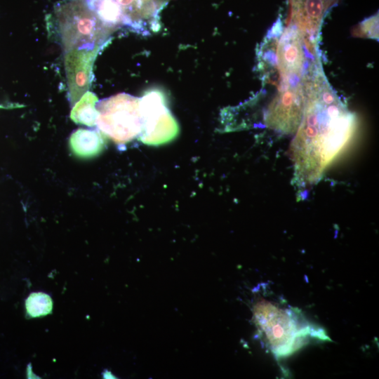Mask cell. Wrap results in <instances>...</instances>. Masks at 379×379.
Masks as SVG:
<instances>
[{
	"label": "cell",
	"instance_id": "30bf717a",
	"mask_svg": "<svg viewBox=\"0 0 379 379\" xmlns=\"http://www.w3.org/2000/svg\"><path fill=\"white\" fill-rule=\"evenodd\" d=\"M98 51L72 50L65 55V69L72 100L88 88L93 60Z\"/></svg>",
	"mask_w": 379,
	"mask_h": 379
},
{
	"label": "cell",
	"instance_id": "5b68a950",
	"mask_svg": "<svg viewBox=\"0 0 379 379\" xmlns=\"http://www.w3.org/2000/svg\"><path fill=\"white\" fill-rule=\"evenodd\" d=\"M95 125L118 145L138 138L142 127L140 98L121 93L102 99L95 105Z\"/></svg>",
	"mask_w": 379,
	"mask_h": 379
},
{
	"label": "cell",
	"instance_id": "277c9868",
	"mask_svg": "<svg viewBox=\"0 0 379 379\" xmlns=\"http://www.w3.org/2000/svg\"><path fill=\"white\" fill-rule=\"evenodd\" d=\"M99 18L114 31L127 27L143 35L160 27L159 13L166 0H87Z\"/></svg>",
	"mask_w": 379,
	"mask_h": 379
},
{
	"label": "cell",
	"instance_id": "6da1fadb",
	"mask_svg": "<svg viewBox=\"0 0 379 379\" xmlns=\"http://www.w3.org/2000/svg\"><path fill=\"white\" fill-rule=\"evenodd\" d=\"M303 115L291 145L294 182L315 184L350 142L356 117L337 96L318 69L307 81Z\"/></svg>",
	"mask_w": 379,
	"mask_h": 379
},
{
	"label": "cell",
	"instance_id": "5bb4252c",
	"mask_svg": "<svg viewBox=\"0 0 379 379\" xmlns=\"http://www.w3.org/2000/svg\"><path fill=\"white\" fill-rule=\"evenodd\" d=\"M378 15L364 20L359 26V36L370 38L378 36Z\"/></svg>",
	"mask_w": 379,
	"mask_h": 379
},
{
	"label": "cell",
	"instance_id": "ba28073f",
	"mask_svg": "<svg viewBox=\"0 0 379 379\" xmlns=\"http://www.w3.org/2000/svg\"><path fill=\"white\" fill-rule=\"evenodd\" d=\"M305 36L307 35L299 31L288 30L274 46L275 67L284 81L295 79L303 74L307 62L304 46L316 42Z\"/></svg>",
	"mask_w": 379,
	"mask_h": 379
},
{
	"label": "cell",
	"instance_id": "7a4b0ae2",
	"mask_svg": "<svg viewBox=\"0 0 379 379\" xmlns=\"http://www.w3.org/2000/svg\"><path fill=\"white\" fill-rule=\"evenodd\" d=\"M253 313L263 346L277 359L293 354L312 340H331L324 330L306 319L300 310L281 300L260 298Z\"/></svg>",
	"mask_w": 379,
	"mask_h": 379
},
{
	"label": "cell",
	"instance_id": "9c48e42d",
	"mask_svg": "<svg viewBox=\"0 0 379 379\" xmlns=\"http://www.w3.org/2000/svg\"><path fill=\"white\" fill-rule=\"evenodd\" d=\"M338 0H288V25L295 26L301 33L315 35L331 7Z\"/></svg>",
	"mask_w": 379,
	"mask_h": 379
},
{
	"label": "cell",
	"instance_id": "8fae6325",
	"mask_svg": "<svg viewBox=\"0 0 379 379\" xmlns=\"http://www.w3.org/2000/svg\"><path fill=\"white\" fill-rule=\"evenodd\" d=\"M72 150L79 157H90L98 154L104 147V140L96 130L79 128L70 136Z\"/></svg>",
	"mask_w": 379,
	"mask_h": 379
},
{
	"label": "cell",
	"instance_id": "52a82bcc",
	"mask_svg": "<svg viewBox=\"0 0 379 379\" xmlns=\"http://www.w3.org/2000/svg\"><path fill=\"white\" fill-rule=\"evenodd\" d=\"M307 74L300 84L282 86L270 102L265 116L266 126L280 133L293 134L297 131L307 98Z\"/></svg>",
	"mask_w": 379,
	"mask_h": 379
},
{
	"label": "cell",
	"instance_id": "3957f363",
	"mask_svg": "<svg viewBox=\"0 0 379 379\" xmlns=\"http://www.w3.org/2000/svg\"><path fill=\"white\" fill-rule=\"evenodd\" d=\"M55 15L65 53L98 51L114 32L87 0H68L55 9Z\"/></svg>",
	"mask_w": 379,
	"mask_h": 379
},
{
	"label": "cell",
	"instance_id": "8992f818",
	"mask_svg": "<svg viewBox=\"0 0 379 379\" xmlns=\"http://www.w3.org/2000/svg\"><path fill=\"white\" fill-rule=\"evenodd\" d=\"M140 105L142 127L138 138L142 143L158 146L168 143L178 136V124L161 91L152 89L145 92L140 98Z\"/></svg>",
	"mask_w": 379,
	"mask_h": 379
},
{
	"label": "cell",
	"instance_id": "7c38bea8",
	"mask_svg": "<svg viewBox=\"0 0 379 379\" xmlns=\"http://www.w3.org/2000/svg\"><path fill=\"white\" fill-rule=\"evenodd\" d=\"M97 97L91 92H86L72 110L70 117L77 123L89 126L95 125Z\"/></svg>",
	"mask_w": 379,
	"mask_h": 379
},
{
	"label": "cell",
	"instance_id": "4fadbf2b",
	"mask_svg": "<svg viewBox=\"0 0 379 379\" xmlns=\"http://www.w3.org/2000/svg\"><path fill=\"white\" fill-rule=\"evenodd\" d=\"M25 307L28 314L32 317L44 316L51 312L53 301L46 293H33L27 298Z\"/></svg>",
	"mask_w": 379,
	"mask_h": 379
}]
</instances>
